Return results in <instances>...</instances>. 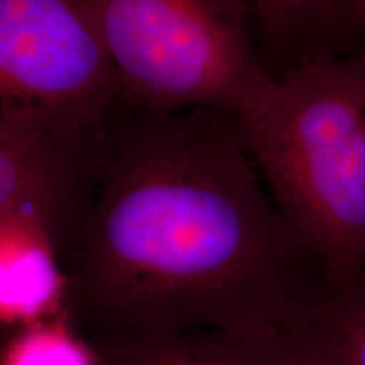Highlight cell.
<instances>
[{
	"instance_id": "cell-1",
	"label": "cell",
	"mask_w": 365,
	"mask_h": 365,
	"mask_svg": "<svg viewBox=\"0 0 365 365\" xmlns=\"http://www.w3.org/2000/svg\"><path fill=\"white\" fill-rule=\"evenodd\" d=\"M85 333L284 330L327 276L277 208L239 117L125 107L58 240Z\"/></svg>"
},
{
	"instance_id": "cell-2",
	"label": "cell",
	"mask_w": 365,
	"mask_h": 365,
	"mask_svg": "<svg viewBox=\"0 0 365 365\" xmlns=\"http://www.w3.org/2000/svg\"><path fill=\"white\" fill-rule=\"evenodd\" d=\"M269 193L330 281L365 274V54L276 76L239 117Z\"/></svg>"
},
{
	"instance_id": "cell-3",
	"label": "cell",
	"mask_w": 365,
	"mask_h": 365,
	"mask_svg": "<svg viewBox=\"0 0 365 365\" xmlns=\"http://www.w3.org/2000/svg\"><path fill=\"white\" fill-rule=\"evenodd\" d=\"M127 107L245 115L276 76L255 53L247 0H88Z\"/></svg>"
},
{
	"instance_id": "cell-4",
	"label": "cell",
	"mask_w": 365,
	"mask_h": 365,
	"mask_svg": "<svg viewBox=\"0 0 365 365\" xmlns=\"http://www.w3.org/2000/svg\"><path fill=\"white\" fill-rule=\"evenodd\" d=\"M124 107L88 0H0V118L93 149Z\"/></svg>"
},
{
	"instance_id": "cell-5",
	"label": "cell",
	"mask_w": 365,
	"mask_h": 365,
	"mask_svg": "<svg viewBox=\"0 0 365 365\" xmlns=\"http://www.w3.org/2000/svg\"><path fill=\"white\" fill-rule=\"evenodd\" d=\"M95 148H71L0 118V212L34 210L58 242L83 203Z\"/></svg>"
},
{
	"instance_id": "cell-6",
	"label": "cell",
	"mask_w": 365,
	"mask_h": 365,
	"mask_svg": "<svg viewBox=\"0 0 365 365\" xmlns=\"http://www.w3.org/2000/svg\"><path fill=\"white\" fill-rule=\"evenodd\" d=\"M68 313V277L51 223L34 210L0 212V325Z\"/></svg>"
},
{
	"instance_id": "cell-7",
	"label": "cell",
	"mask_w": 365,
	"mask_h": 365,
	"mask_svg": "<svg viewBox=\"0 0 365 365\" xmlns=\"http://www.w3.org/2000/svg\"><path fill=\"white\" fill-rule=\"evenodd\" d=\"M83 336L98 365H289L284 340L272 328Z\"/></svg>"
},
{
	"instance_id": "cell-8",
	"label": "cell",
	"mask_w": 365,
	"mask_h": 365,
	"mask_svg": "<svg viewBox=\"0 0 365 365\" xmlns=\"http://www.w3.org/2000/svg\"><path fill=\"white\" fill-rule=\"evenodd\" d=\"M279 333L289 365H365V274L325 279L303 314Z\"/></svg>"
},
{
	"instance_id": "cell-9",
	"label": "cell",
	"mask_w": 365,
	"mask_h": 365,
	"mask_svg": "<svg viewBox=\"0 0 365 365\" xmlns=\"http://www.w3.org/2000/svg\"><path fill=\"white\" fill-rule=\"evenodd\" d=\"M0 365H98L68 313L16 328L0 349Z\"/></svg>"
},
{
	"instance_id": "cell-10",
	"label": "cell",
	"mask_w": 365,
	"mask_h": 365,
	"mask_svg": "<svg viewBox=\"0 0 365 365\" xmlns=\"http://www.w3.org/2000/svg\"><path fill=\"white\" fill-rule=\"evenodd\" d=\"M333 0H247L252 19L272 41H287L317 21Z\"/></svg>"
},
{
	"instance_id": "cell-11",
	"label": "cell",
	"mask_w": 365,
	"mask_h": 365,
	"mask_svg": "<svg viewBox=\"0 0 365 365\" xmlns=\"http://www.w3.org/2000/svg\"><path fill=\"white\" fill-rule=\"evenodd\" d=\"M354 11L365 21V0H352Z\"/></svg>"
},
{
	"instance_id": "cell-12",
	"label": "cell",
	"mask_w": 365,
	"mask_h": 365,
	"mask_svg": "<svg viewBox=\"0 0 365 365\" xmlns=\"http://www.w3.org/2000/svg\"><path fill=\"white\" fill-rule=\"evenodd\" d=\"M2 344H4V341H0V349H2Z\"/></svg>"
}]
</instances>
